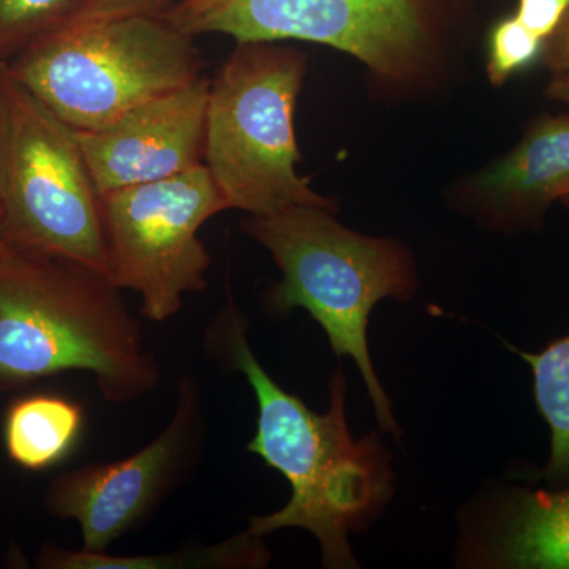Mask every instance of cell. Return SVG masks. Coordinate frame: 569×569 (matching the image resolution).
<instances>
[{
    "mask_svg": "<svg viewBox=\"0 0 569 569\" xmlns=\"http://www.w3.org/2000/svg\"><path fill=\"white\" fill-rule=\"evenodd\" d=\"M244 323L230 299L209 339L257 396V432L247 449L280 471L291 488L282 509L250 518L246 531L264 538L277 530H307L320 545L323 568H359L348 537L366 530L391 500V455L377 433L359 440L351 436L343 370L329 383L328 411L316 413L269 377L250 350Z\"/></svg>",
    "mask_w": 569,
    "mask_h": 569,
    "instance_id": "obj_1",
    "label": "cell"
},
{
    "mask_svg": "<svg viewBox=\"0 0 569 569\" xmlns=\"http://www.w3.org/2000/svg\"><path fill=\"white\" fill-rule=\"evenodd\" d=\"M110 276L77 261L6 247L0 252V391L89 372L111 403L160 383L156 356Z\"/></svg>",
    "mask_w": 569,
    "mask_h": 569,
    "instance_id": "obj_2",
    "label": "cell"
},
{
    "mask_svg": "<svg viewBox=\"0 0 569 569\" xmlns=\"http://www.w3.org/2000/svg\"><path fill=\"white\" fill-rule=\"evenodd\" d=\"M332 213L317 206H291L268 216H249L241 227L282 271L280 282L269 290V309L277 316L298 307L309 312L337 358L350 356L358 366L381 430L399 438L391 400L370 358L367 328L378 302L413 298L417 263L397 239L358 233Z\"/></svg>",
    "mask_w": 569,
    "mask_h": 569,
    "instance_id": "obj_3",
    "label": "cell"
},
{
    "mask_svg": "<svg viewBox=\"0 0 569 569\" xmlns=\"http://www.w3.org/2000/svg\"><path fill=\"white\" fill-rule=\"evenodd\" d=\"M305 52L274 41L238 43L209 86L204 164L228 209L268 216L291 206L337 204L296 171L295 110Z\"/></svg>",
    "mask_w": 569,
    "mask_h": 569,
    "instance_id": "obj_4",
    "label": "cell"
},
{
    "mask_svg": "<svg viewBox=\"0 0 569 569\" xmlns=\"http://www.w3.org/2000/svg\"><path fill=\"white\" fill-rule=\"evenodd\" d=\"M160 17L69 24L7 61L14 78L74 130H93L201 78L193 41Z\"/></svg>",
    "mask_w": 569,
    "mask_h": 569,
    "instance_id": "obj_5",
    "label": "cell"
},
{
    "mask_svg": "<svg viewBox=\"0 0 569 569\" xmlns=\"http://www.w3.org/2000/svg\"><path fill=\"white\" fill-rule=\"evenodd\" d=\"M100 194L77 130L0 61V201L6 247L108 274Z\"/></svg>",
    "mask_w": 569,
    "mask_h": 569,
    "instance_id": "obj_6",
    "label": "cell"
},
{
    "mask_svg": "<svg viewBox=\"0 0 569 569\" xmlns=\"http://www.w3.org/2000/svg\"><path fill=\"white\" fill-rule=\"evenodd\" d=\"M159 17L190 37L326 44L410 92L436 88L449 67L447 31L388 0H179Z\"/></svg>",
    "mask_w": 569,
    "mask_h": 569,
    "instance_id": "obj_7",
    "label": "cell"
},
{
    "mask_svg": "<svg viewBox=\"0 0 569 569\" xmlns=\"http://www.w3.org/2000/svg\"><path fill=\"white\" fill-rule=\"evenodd\" d=\"M100 209L108 276L141 296L148 320H170L183 296L208 287L212 258L198 233L228 206L206 164L103 193Z\"/></svg>",
    "mask_w": 569,
    "mask_h": 569,
    "instance_id": "obj_8",
    "label": "cell"
},
{
    "mask_svg": "<svg viewBox=\"0 0 569 569\" xmlns=\"http://www.w3.org/2000/svg\"><path fill=\"white\" fill-rule=\"evenodd\" d=\"M204 437L200 387L183 376L168 426L130 458L88 463L54 478L44 496L48 515L80 523L82 549L107 552L159 507L189 473Z\"/></svg>",
    "mask_w": 569,
    "mask_h": 569,
    "instance_id": "obj_9",
    "label": "cell"
},
{
    "mask_svg": "<svg viewBox=\"0 0 569 569\" xmlns=\"http://www.w3.org/2000/svg\"><path fill=\"white\" fill-rule=\"evenodd\" d=\"M211 80L133 108L93 130H77L100 194L162 181L204 164L206 114Z\"/></svg>",
    "mask_w": 569,
    "mask_h": 569,
    "instance_id": "obj_10",
    "label": "cell"
},
{
    "mask_svg": "<svg viewBox=\"0 0 569 569\" xmlns=\"http://www.w3.org/2000/svg\"><path fill=\"white\" fill-rule=\"evenodd\" d=\"M569 194V114L533 119L511 151L460 183L468 211L505 233L538 230Z\"/></svg>",
    "mask_w": 569,
    "mask_h": 569,
    "instance_id": "obj_11",
    "label": "cell"
},
{
    "mask_svg": "<svg viewBox=\"0 0 569 569\" xmlns=\"http://www.w3.org/2000/svg\"><path fill=\"white\" fill-rule=\"evenodd\" d=\"M468 561L482 568L569 569V488L498 493L470 533Z\"/></svg>",
    "mask_w": 569,
    "mask_h": 569,
    "instance_id": "obj_12",
    "label": "cell"
},
{
    "mask_svg": "<svg viewBox=\"0 0 569 569\" xmlns=\"http://www.w3.org/2000/svg\"><path fill=\"white\" fill-rule=\"evenodd\" d=\"M82 427L84 413L73 400L52 395L21 397L3 418L7 456L24 470H47L73 451Z\"/></svg>",
    "mask_w": 569,
    "mask_h": 569,
    "instance_id": "obj_13",
    "label": "cell"
},
{
    "mask_svg": "<svg viewBox=\"0 0 569 569\" xmlns=\"http://www.w3.org/2000/svg\"><path fill=\"white\" fill-rule=\"evenodd\" d=\"M47 569H239L268 567L263 538L244 533L213 546H197L157 556L116 557L107 552L61 549L47 545L39 553Z\"/></svg>",
    "mask_w": 569,
    "mask_h": 569,
    "instance_id": "obj_14",
    "label": "cell"
},
{
    "mask_svg": "<svg viewBox=\"0 0 569 569\" xmlns=\"http://www.w3.org/2000/svg\"><path fill=\"white\" fill-rule=\"evenodd\" d=\"M533 372L535 402L550 429L548 466L537 479L549 488H569V335L539 353L516 350Z\"/></svg>",
    "mask_w": 569,
    "mask_h": 569,
    "instance_id": "obj_15",
    "label": "cell"
},
{
    "mask_svg": "<svg viewBox=\"0 0 569 569\" xmlns=\"http://www.w3.org/2000/svg\"><path fill=\"white\" fill-rule=\"evenodd\" d=\"M81 6L82 0H0V61L69 26Z\"/></svg>",
    "mask_w": 569,
    "mask_h": 569,
    "instance_id": "obj_16",
    "label": "cell"
},
{
    "mask_svg": "<svg viewBox=\"0 0 569 569\" xmlns=\"http://www.w3.org/2000/svg\"><path fill=\"white\" fill-rule=\"evenodd\" d=\"M542 48L545 40L529 31L515 13L501 18L489 32L486 71L490 84L501 88L515 74L539 62Z\"/></svg>",
    "mask_w": 569,
    "mask_h": 569,
    "instance_id": "obj_17",
    "label": "cell"
},
{
    "mask_svg": "<svg viewBox=\"0 0 569 569\" xmlns=\"http://www.w3.org/2000/svg\"><path fill=\"white\" fill-rule=\"evenodd\" d=\"M179 0H82L70 24H88L133 17H159Z\"/></svg>",
    "mask_w": 569,
    "mask_h": 569,
    "instance_id": "obj_18",
    "label": "cell"
},
{
    "mask_svg": "<svg viewBox=\"0 0 569 569\" xmlns=\"http://www.w3.org/2000/svg\"><path fill=\"white\" fill-rule=\"evenodd\" d=\"M568 10L569 0H519L515 14L546 43Z\"/></svg>",
    "mask_w": 569,
    "mask_h": 569,
    "instance_id": "obj_19",
    "label": "cell"
},
{
    "mask_svg": "<svg viewBox=\"0 0 569 569\" xmlns=\"http://www.w3.org/2000/svg\"><path fill=\"white\" fill-rule=\"evenodd\" d=\"M388 2L406 7L447 31L449 22L455 20V17H459L460 11L467 10L470 0H388Z\"/></svg>",
    "mask_w": 569,
    "mask_h": 569,
    "instance_id": "obj_20",
    "label": "cell"
},
{
    "mask_svg": "<svg viewBox=\"0 0 569 569\" xmlns=\"http://www.w3.org/2000/svg\"><path fill=\"white\" fill-rule=\"evenodd\" d=\"M539 62L552 73L569 71V10L546 41Z\"/></svg>",
    "mask_w": 569,
    "mask_h": 569,
    "instance_id": "obj_21",
    "label": "cell"
},
{
    "mask_svg": "<svg viewBox=\"0 0 569 569\" xmlns=\"http://www.w3.org/2000/svg\"><path fill=\"white\" fill-rule=\"evenodd\" d=\"M546 97L553 102L569 104V71L553 73L552 80L546 88Z\"/></svg>",
    "mask_w": 569,
    "mask_h": 569,
    "instance_id": "obj_22",
    "label": "cell"
},
{
    "mask_svg": "<svg viewBox=\"0 0 569 569\" xmlns=\"http://www.w3.org/2000/svg\"><path fill=\"white\" fill-rule=\"evenodd\" d=\"M6 249V228H3V209L0 201V252Z\"/></svg>",
    "mask_w": 569,
    "mask_h": 569,
    "instance_id": "obj_23",
    "label": "cell"
},
{
    "mask_svg": "<svg viewBox=\"0 0 569 569\" xmlns=\"http://www.w3.org/2000/svg\"><path fill=\"white\" fill-rule=\"evenodd\" d=\"M561 203H563L565 206H567V208H569V194H568V197H565L563 200H561Z\"/></svg>",
    "mask_w": 569,
    "mask_h": 569,
    "instance_id": "obj_24",
    "label": "cell"
}]
</instances>
